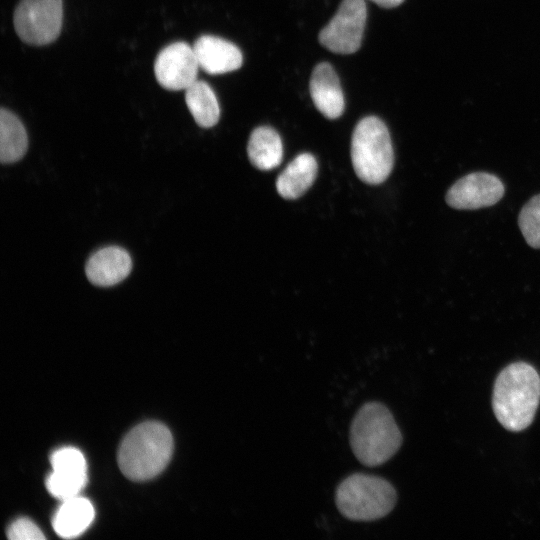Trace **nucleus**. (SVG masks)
Returning a JSON list of instances; mask_svg holds the SVG:
<instances>
[{
    "mask_svg": "<svg viewBox=\"0 0 540 540\" xmlns=\"http://www.w3.org/2000/svg\"><path fill=\"white\" fill-rule=\"evenodd\" d=\"M540 402V376L533 366L516 362L497 376L492 395L494 415L507 430L530 426Z\"/></svg>",
    "mask_w": 540,
    "mask_h": 540,
    "instance_id": "f257e3e1",
    "label": "nucleus"
},
{
    "mask_svg": "<svg viewBox=\"0 0 540 540\" xmlns=\"http://www.w3.org/2000/svg\"><path fill=\"white\" fill-rule=\"evenodd\" d=\"M349 439L355 457L368 467L387 462L402 444V434L393 415L379 402L365 403L357 411Z\"/></svg>",
    "mask_w": 540,
    "mask_h": 540,
    "instance_id": "f03ea898",
    "label": "nucleus"
},
{
    "mask_svg": "<svg viewBox=\"0 0 540 540\" xmlns=\"http://www.w3.org/2000/svg\"><path fill=\"white\" fill-rule=\"evenodd\" d=\"M172 451L173 438L165 425L154 421L141 423L121 442L118 465L128 479L145 481L164 470Z\"/></svg>",
    "mask_w": 540,
    "mask_h": 540,
    "instance_id": "7ed1b4c3",
    "label": "nucleus"
},
{
    "mask_svg": "<svg viewBox=\"0 0 540 540\" xmlns=\"http://www.w3.org/2000/svg\"><path fill=\"white\" fill-rule=\"evenodd\" d=\"M397 502V494L386 479L354 473L340 482L335 492L339 512L353 521H374L388 515Z\"/></svg>",
    "mask_w": 540,
    "mask_h": 540,
    "instance_id": "20e7f679",
    "label": "nucleus"
},
{
    "mask_svg": "<svg viewBox=\"0 0 540 540\" xmlns=\"http://www.w3.org/2000/svg\"><path fill=\"white\" fill-rule=\"evenodd\" d=\"M351 160L356 175L363 182L377 185L390 175L394 154L385 123L376 116L361 119L352 135Z\"/></svg>",
    "mask_w": 540,
    "mask_h": 540,
    "instance_id": "39448f33",
    "label": "nucleus"
},
{
    "mask_svg": "<svg viewBox=\"0 0 540 540\" xmlns=\"http://www.w3.org/2000/svg\"><path fill=\"white\" fill-rule=\"evenodd\" d=\"M13 22L16 33L27 44H50L58 38L62 29V0H20Z\"/></svg>",
    "mask_w": 540,
    "mask_h": 540,
    "instance_id": "423d86ee",
    "label": "nucleus"
},
{
    "mask_svg": "<svg viewBox=\"0 0 540 540\" xmlns=\"http://www.w3.org/2000/svg\"><path fill=\"white\" fill-rule=\"evenodd\" d=\"M366 19L364 0H342L335 15L320 31L319 42L333 53H355L361 46Z\"/></svg>",
    "mask_w": 540,
    "mask_h": 540,
    "instance_id": "0eeeda50",
    "label": "nucleus"
},
{
    "mask_svg": "<svg viewBox=\"0 0 540 540\" xmlns=\"http://www.w3.org/2000/svg\"><path fill=\"white\" fill-rule=\"evenodd\" d=\"M502 181L486 172H474L458 179L447 191L446 203L457 210L490 207L504 196Z\"/></svg>",
    "mask_w": 540,
    "mask_h": 540,
    "instance_id": "6e6552de",
    "label": "nucleus"
},
{
    "mask_svg": "<svg viewBox=\"0 0 540 540\" xmlns=\"http://www.w3.org/2000/svg\"><path fill=\"white\" fill-rule=\"evenodd\" d=\"M199 68L193 46L186 42H175L158 53L154 73L163 88L178 91L186 90L197 80Z\"/></svg>",
    "mask_w": 540,
    "mask_h": 540,
    "instance_id": "1a4fd4ad",
    "label": "nucleus"
},
{
    "mask_svg": "<svg viewBox=\"0 0 540 540\" xmlns=\"http://www.w3.org/2000/svg\"><path fill=\"white\" fill-rule=\"evenodd\" d=\"M52 472L46 487L61 501L76 497L87 483V464L82 452L74 447H63L51 455Z\"/></svg>",
    "mask_w": 540,
    "mask_h": 540,
    "instance_id": "9d476101",
    "label": "nucleus"
},
{
    "mask_svg": "<svg viewBox=\"0 0 540 540\" xmlns=\"http://www.w3.org/2000/svg\"><path fill=\"white\" fill-rule=\"evenodd\" d=\"M193 49L200 68L211 75L235 71L243 62L241 50L234 43L217 36H200Z\"/></svg>",
    "mask_w": 540,
    "mask_h": 540,
    "instance_id": "9b49d317",
    "label": "nucleus"
},
{
    "mask_svg": "<svg viewBox=\"0 0 540 540\" xmlns=\"http://www.w3.org/2000/svg\"><path fill=\"white\" fill-rule=\"evenodd\" d=\"M310 95L317 110L328 119L340 117L344 111V95L339 78L327 62L317 64L310 78Z\"/></svg>",
    "mask_w": 540,
    "mask_h": 540,
    "instance_id": "f8f14e48",
    "label": "nucleus"
},
{
    "mask_svg": "<svg viewBox=\"0 0 540 540\" xmlns=\"http://www.w3.org/2000/svg\"><path fill=\"white\" fill-rule=\"evenodd\" d=\"M132 269L129 253L118 246H109L95 252L87 261L88 280L97 286H113L124 280Z\"/></svg>",
    "mask_w": 540,
    "mask_h": 540,
    "instance_id": "ddd939ff",
    "label": "nucleus"
},
{
    "mask_svg": "<svg viewBox=\"0 0 540 540\" xmlns=\"http://www.w3.org/2000/svg\"><path fill=\"white\" fill-rule=\"evenodd\" d=\"M318 165L310 153L296 156L279 174L276 189L285 199H296L303 195L317 176Z\"/></svg>",
    "mask_w": 540,
    "mask_h": 540,
    "instance_id": "4468645a",
    "label": "nucleus"
},
{
    "mask_svg": "<svg viewBox=\"0 0 540 540\" xmlns=\"http://www.w3.org/2000/svg\"><path fill=\"white\" fill-rule=\"evenodd\" d=\"M95 511L92 503L80 495L62 501L56 511L52 526L62 538H74L82 534L92 523Z\"/></svg>",
    "mask_w": 540,
    "mask_h": 540,
    "instance_id": "2eb2a0df",
    "label": "nucleus"
},
{
    "mask_svg": "<svg viewBox=\"0 0 540 540\" xmlns=\"http://www.w3.org/2000/svg\"><path fill=\"white\" fill-rule=\"evenodd\" d=\"M247 153L254 167L262 171L276 168L283 158V145L277 131L269 126L255 128L248 141Z\"/></svg>",
    "mask_w": 540,
    "mask_h": 540,
    "instance_id": "dca6fc26",
    "label": "nucleus"
},
{
    "mask_svg": "<svg viewBox=\"0 0 540 540\" xmlns=\"http://www.w3.org/2000/svg\"><path fill=\"white\" fill-rule=\"evenodd\" d=\"M28 148V136L20 119L10 110H0V160L13 163L20 160Z\"/></svg>",
    "mask_w": 540,
    "mask_h": 540,
    "instance_id": "f3484780",
    "label": "nucleus"
},
{
    "mask_svg": "<svg viewBox=\"0 0 540 540\" xmlns=\"http://www.w3.org/2000/svg\"><path fill=\"white\" fill-rule=\"evenodd\" d=\"M185 101L196 123L203 128L217 124L220 107L213 89L204 81L196 80L185 90Z\"/></svg>",
    "mask_w": 540,
    "mask_h": 540,
    "instance_id": "a211bd4d",
    "label": "nucleus"
},
{
    "mask_svg": "<svg viewBox=\"0 0 540 540\" xmlns=\"http://www.w3.org/2000/svg\"><path fill=\"white\" fill-rule=\"evenodd\" d=\"M518 225L527 244L540 249V194L530 198L522 207Z\"/></svg>",
    "mask_w": 540,
    "mask_h": 540,
    "instance_id": "6ab92c4d",
    "label": "nucleus"
},
{
    "mask_svg": "<svg viewBox=\"0 0 540 540\" xmlns=\"http://www.w3.org/2000/svg\"><path fill=\"white\" fill-rule=\"evenodd\" d=\"M8 538L12 540H43L45 536L40 528L28 518L15 520L7 530Z\"/></svg>",
    "mask_w": 540,
    "mask_h": 540,
    "instance_id": "aec40b11",
    "label": "nucleus"
},
{
    "mask_svg": "<svg viewBox=\"0 0 540 540\" xmlns=\"http://www.w3.org/2000/svg\"><path fill=\"white\" fill-rule=\"evenodd\" d=\"M380 7L393 8L400 5L404 0H371Z\"/></svg>",
    "mask_w": 540,
    "mask_h": 540,
    "instance_id": "412c9836",
    "label": "nucleus"
}]
</instances>
